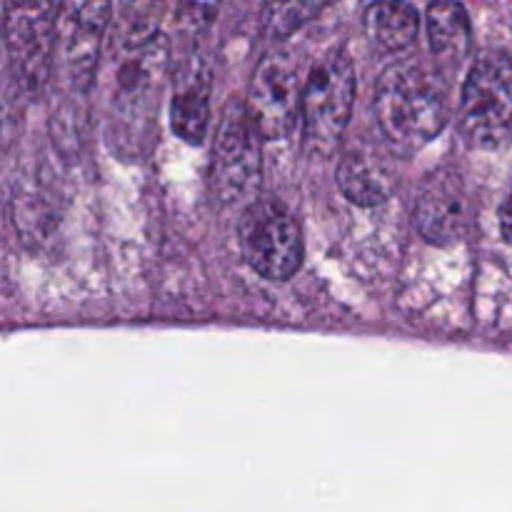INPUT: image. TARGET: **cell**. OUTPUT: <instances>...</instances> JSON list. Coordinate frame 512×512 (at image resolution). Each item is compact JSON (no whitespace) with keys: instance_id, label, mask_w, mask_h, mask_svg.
<instances>
[{"instance_id":"obj_1","label":"cell","mask_w":512,"mask_h":512,"mask_svg":"<svg viewBox=\"0 0 512 512\" xmlns=\"http://www.w3.org/2000/svg\"><path fill=\"white\" fill-rule=\"evenodd\" d=\"M373 108L385 145L395 153H415L448 125V85L433 65L415 58L398 60L378 78Z\"/></svg>"},{"instance_id":"obj_2","label":"cell","mask_w":512,"mask_h":512,"mask_svg":"<svg viewBox=\"0 0 512 512\" xmlns=\"http://www.w3.org/2000/svg\"><path fill=\"white\" fill-rule=\"evenodd\" d=\"M170 63L168 40L118 45L108 80V138L115 153L143 155L158 118L160 95Z\"/></svg>"},{"instance_id":"obj_3","label":"cell","mask_w":512,"mask_h":512,"mask_svg":"<svg viewBox=\"0 0 512 512\" xmlns=\"http://www.w3.org/2000/svg\"><path fill=\"white\" fill-rule=\"evenodd\" d=\"M458 130L470 148L500 150L512 145V58L485 50L465 75L458 105Z\"/></svg>"},{"instance_id":"obj_4","label":"cell","mask_w":512,"mask_h":512,"mask_svg":"<svg viewBox=\"0 0 512 512\" xmlns=\"http://www.w3.org/2000/svg\"><path fill=\"white\" fill-rule=\"evenodd\" d=\"M358 75L345 50H328L310 68L303 88V140L313 155L328 158L338 150L353 115Z\"/></svg>"},{"instance_id":"obj_5","label":"cell","mask_w":512,"mask_h":512,"mask_svg":"<svg viewBox=\"0 0 512 512\" xmlns=\"http://www.w3.org/2000/svg\"><path fill=\"white\" fill-rule=\"evenodd\" d=\"M260 133L245 100H230L215 130L210 158V193L220 205H250L263 180Z\"/></svg>"},{"instance_id":"obj_6","label":"cell","mask_w":512,"mask_h":512,"mask_svg":"<svg viewBox=\"0 0 512 512\" xmlns=\"http://www.w3.org/2000/svg\"><path fill=\"white\" fill-rule=\"evenodd\" d=\"M238 245L250 268L265 280L293 278L303 263L298 220L273 198H258L245 205L238 220Z\"/></svg>"},{"instance_id":"obj_7","label":"cell","mask_w":512,"mask_h":512,"mask_svg":"<svg viewBox=\"0 0 512 512\" xmlns=\"http://www.w3.org/2000/svg\"><path fill=\"white\" fill-rule=\"evenodd\" d=\"M303 88L298 60L290 50L275 48L255 65L248 88V108L263 140H280L295 128L303 113Z\"/></svg>"},{"instance_id":"obj_8","label":"cell","mask_w":512,"mask_h":512,"mask_svg":"<svg viewBox=\"0 0 512 512\" xmlns=\"http://www.w3.org/2000/svg\"><path fill=\"white\" fill-rule=\"evenodd\" d=\"M60 8L50 3H5V53L13 80L25 93H38L50 73Z\"/></svg>"},{"instance_id":"obj_9","label":"cell","mask_w":512,"mask_h":512,"mask_svg":"<svg viewBox=\"0 0 512 512\" xmlns=\"http://www.w3.org/2000/svg\"><path fill=\"white\" fill-rule=\"evenodd\" d=\"M110 3H65L58 10V50L75 93H88L98 75L103 35L110 23Z\"/></svg>"},{"instance_id":"obj_10","label":"cell","mask_w":512,"mask_h":512,"mask_svg":"<svg viewBox=\"0 0 512 512\" xmlns=\"http://www.w3.org/2000/svg\"><path fill=\"white\" fill-rule=\"evenodd\" d=\"M413 220L428 243H458L470 225V195L463 175L453 168L433 170L420 185Z\"/></svg>"},{"instance_id":"obj_11","label":"cell","mask_w":512,"mask_h":512,"mask_svg":"<svg viewBox=\"0 0 512 512\" xmlns=\"http://www.w3.org/2000/svg\"><path fill=\"white\" fill-rule=\"evenodd\" d=\"M338 188L350 203L373 208L393 195L398 183V170L383 145L355 140L340 153Z\"/></svg>"},{"instance_id":"obj_12","label":"cell","mask_w":512,"mask_h":512,"mask_svg":"<svg viewBox=\"0 0 512 512\" xmlns=\"http://www.w3.org/2000/svg\"><path fill=\"white\" fill-rule=\"evenodd\" d=\"M210 123V68L208 60L193 55L180 65L170 98V128L180 140L200 145Z\"/></svg>"},{"instance_id":"obj_13","label":"cell","mask_w":512,"mask_h":512,"mask_svg":"<svg viewBox=\"0 0 512 512\" xmlns=\"http://www.w3.org/2000/svg\"><path fill=\"white\" fill-rule=\"evenodd\" d=\"M425 30L435 63L440 68L455 70L470 53V18L465 5L438 0L425 10Z\"/></svg>"},{"instance_id":"obj_14","label":"cell","mask_w":512,"mask_h":512,"mask_svg":"<svg viewBox=\"0 0 512 512\" xmlns=\"http://www.w3.org/2000/svg\"><path fill=\"white\" fill-rule=\"evenodd\" d=\"M363 28L375 48L398 53L418 38L420 13L410 3H373L365 8Z\"/></svg>"},{"instance_id":"obj_15","label":"cell","mask_w":512,"mask_h":512,"mask_svg":"<svg viewBox=\"0 0 512 512\" xmlns=\"http://www.w3.org/2000/svg\"><path fill=\"white\" fill-rule=\"evenodd\" d=\"M160 13L163 8L155 3H125L120 5V18L115 25V43L118 45H145L160 38Z\"/></svg>"},{"instance_id":"obj_16","label":"cell","mask_w":512,"mask_h":512,"mask_svg":"<svg viewBox=\"0 0 512 512\" xmlns=\"http://www.w3.org/2000/svg\"><path fill=\"white\" fill-rule=\"evenodd\" d=\"M323 10V5L318 3H283V5H268L263 13V25L265 35L270 40H283L290 33L300 28L303 23H308L313 15H318Z\"/></svg>"},{"instance_id":"obj_17","label":"cell","mask_w":512,"mask_h":512,"mask_svg":"<svg viewBox=\"0 0 512 512\" xmlns=\"http://www.w3.org/2000/svg\"><path fill=\"white\" fill-rule=\"evenodd\" d=\"M500 235H503L505 243L512 245V190L500 208Z\"/></svg>"}]
</instances>
